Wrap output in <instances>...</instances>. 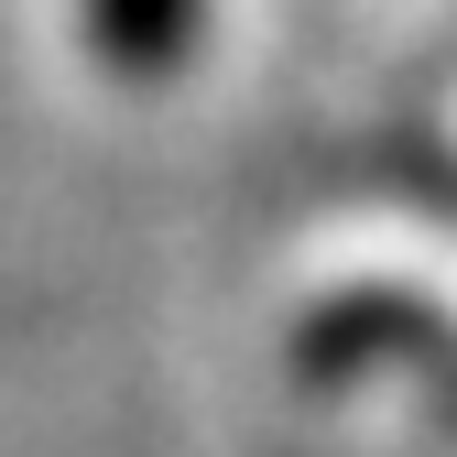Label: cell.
<instances>
[{
	"label": "cell",
	"instance_id": "obj_1",
	"mask_svg": "<svg viewBox=\"0 0 457 457\" xmlns=\"http://www.w3.org/2000/svg\"><path fill=\"white\" fill-rule=\"evenodd\" d=\"M295 370H305L316 392L360 381V370H403V381H425V403L457 425V327H446L436 305H414V295H337V305L295 337Z\"/></svg>",
	"mask_w": 457,
	"mask_h": 457
},
{
	"label": "cell",
	"instance_id": "obj_2",
	"mask_svg": "<svg viewBox=\"0 0 457 457\" xmlns=\"http://www.w3.org/2000/svg\"><path fill=\"white\" fill-rule=\"evenodd\" d=\"M207 33V0H87V54L109 77H175Z\"/></svg>",
	"mask_w": 457,
	"mask_h": 457
}]
</instances>
